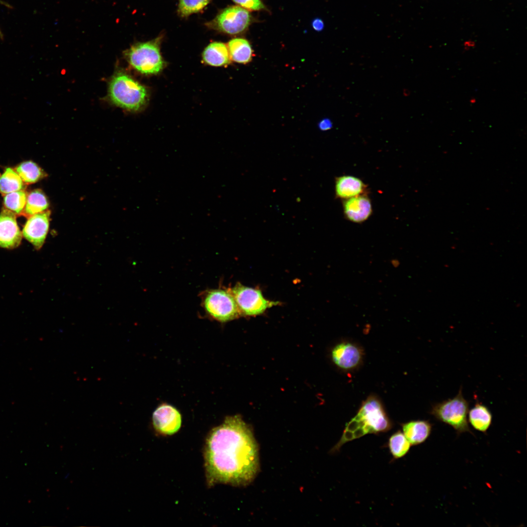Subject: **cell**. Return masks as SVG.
Returning a JSON list of instances; mask_svg holds the SVG:
<instances>
[{"instance_id":"cell-4","label":"cell","mask_w":527,"mask_h":527,"mask_svg":"<svg viewBox=\"0 0 527 527\" xmlns=\"http://www.w3.org/2000/svg\"><path fill=\"white\" fill-rule=\"evenodd\" d=\"M162 38L133 45L125 52L130 64L142 74H157L163 68L164 61L160 53Z\"/></svg>"},{"instance_id":"cell-6","label":"cell","mask_w":527,"mask_h":527,"mask_svg":"<svg viewBox=\"0 0 527 527\" xmlns=\"http://www.w3.org/2000/svg\"><path fill=\"white\" fill-rule=\"evenodd\" d=\"M228 290L236 302L241 315H259L267 308L278 304L277 302L265 299L260 290L245 286L240 283Z\"/></svg>"},{"instance_id":"cell-15","label":"cell","mask_w":527,"mask_h":527,"mask_svg":"<svg viewBox=\"0 0 527 527\" xmlns=\"http://www.w3.org/2000/svg\"><path fill=\"white\" fill-rule=\"evenodd\" d=\"M403 433L411 446L425 442L429 437L432 425L426 420H413L402 425Z\"/></svg>"},{"instance_id":"cell-1","label":"cell","mask_w":527,"mask_h":527,"mask_svg":"<svg viewBox=\"0 0 527 527\" xmlns=\"http://www.w3.org/2000/svg\"><path fill=\"white\" fill-rule=\"evenodd\" d=\"M203 458L207 484L243 486L259 469L257 444L249 426L239 415L226 417L209 432Z\"/></svg>"},{"instance_id":"cell-5","label":"cell","mask_w":527,"mask_h":527,"mask_svg":"<svg viewBox=\"0 0 527 527\" xmlns=\"http://www.w3.org/2000/svg\"><path fill=\"white\" fill-rule=\"evenodd\" d=\"M203 304L208 315L221 322L234 320L241 315L236 302L228 289L207 291L203 297Z\"/></svg>"},{"instance_id":"cell-24","label":"cell","mask_w":527,"mask_h":527,"mask_svg":"<svg viewBox=\"0 0 527 527\" xmlns=\"http://www.w3.org/2000/svg\"><path fill=\"white\" fill-rule=\"evenodd\" d=\"M210 0H179L178 11L183 17L197 13L205 7Z\"/></svg>"},{"instance_id":"cell-22","label":"cell","mask_w":527,"mask_h":527,"mask_svg":"<svg viewBox=\"0 0 527 527\" xmlns=\"http://www.w3.org/2000/svg\"><path fill=\"white\" fill-rule=\"evenodd\" d=\"M411 446L403 433L400 430L393 434L388 441L390 452L394 459H399L405 455Z\"/></svg>"},{"instance_id":"cell-21","label":"cell","mask_w":527,"mask_h":527,"mask_svg":"<svg viewBox=\"0 0 527 527\" xmlns=\"http://www.w3.org/2000/svg\"><path fill=\"white\" fill-rule=\"evenodd\" d=\"M16 171L8 167L0 176V193L5 195L8 193L25 190L26 185Z\"/></svg>"},{"instance_id":"cell-25","label":"cell","mask_w":527,"mask_h":527,"mask_svg":"<svg viewBox=\"0 0 527 527\" xmlns=\"http://www.w3.org/2000/svg\"><path fill=\"white\" fill-rule=\"evenodd\" d=\"M240 6L250 11H259L265 7L261 0H232Z\"/></svg>"},{"instance_id":"cell-17","label":"cell","mask_w":527,"mask_h":527,"mask_svg":"<svg viewBox=\"0 0 527 527\" xmlns=\"http://www.w3.org/2000/svg\"><path fill=\"white\" fill-rule=\"evenodd\" d=\"M492 415L489 408L477 402L468 412V421L474 429L486 433L492 424Z\"/></svg>"},{"instance_id":"cell-20","label":"cell","mask_w":527,"mask_h":527,"mask_svg":"<svg viewBox=\"0 0 527 527\" xmlns=\"http://www.w3.org/2000/svg\"><path fill=\"white\" fill-rule=\"evenodd\" d=\"M16 171L26 184L37 182L47 175L37 164L30 161L20 163L16 167Z\"/></svg>"},{"instance_id":"cell-12","label":"cell","mask_w":527,"mask_h":527,"mask_svg":"<svg viewBox=\"0 0 527 527\" xmlns=\"http://www.w3.org/2000/svg\"><path fill=\"white\" fill-rule=\"evenodd\" d=\"M343 204L345 217L353 223H363L372 213V203L366 194L344 200Z\"/></svg>"},{"instance_id":"cell-7","label":"cell","mask_w":527,"mask_h":527,"mask_svg":"<svg viewBox=\"0 0 527 527\" xmlns=\"http://www.w3.org/2000/svg\"><path fill=\"white\" fill-rule=\"evenodd\" d=\"M249 11L240 6H231L222 10L208 23L211 28L229 35H237L245 31L252 22Z\"/></svg>"},{"instance_id":"cell-28","label":"cell","mask_w":527,"mask_h":527,"mask_svg":"<svg viewBox=\"0 0 527 527\" xmlns=\"http://www.w3.org/2000/svg\"><path fill=\"white\" fill-rule=\"evenodd\" d=\"M469 102L471 104H474V103H475L476 102V99L475 98H471L469 100Z\"/></svg>"},{"instance_id":"cell-11","label":"cell","mask_w":527,"mask_h":527,"mask_svg":"<svg viewBox=\"0 0 527 527\" xmlns=\"http://www.w3.org/2000/svg\"><path fill=\"white\" fill-rule=\"evenodd\" d=\"M22 237L16 214L4 208L0 213V247L9 249L16 248L20 245Z\"/></svg>"},{"instance_id":"cell-2","label":"cell","mask_w":527,"mask_h":527,"mask_svg":"<svg viewBox=\"0 0 527 527\" xmlns=\"http://www.w3.org/2000/svg\"><path fill=\"white\" fill-rule=\"evenodd\" d=\"M109 96L115 104L131 111L140 109L147 100L145 88L121 72L116 74L110 81Z\"/></svg>"},{"instance_id":"cell-14","label":"cell","mask_w":527,"mask_h":527,"mask_svg":"<svg viewBox=\"0 0 527 527\" xmlns=\"http://www.w3.org/2000/svg\"><path fill=\"white\" fill-rule=\"evenodd\" d=\"M335 189L336 198L345 200L366 194L367 186L357 177L343 175L335 179Z\"/></svg>"},{"instance_id":"cell-3","label":"cell","mask_w":527,"mask_h":527,"mask_svg":"<svg viewBox=\"0 0 527 527\" xmlns=\"http://www.w3.org/2000/svg\"><path fill=\"white\" fill-rule=\"evenodd\" d=\"M469 403L464 398L462 387L458 394L433 405L430 413L437 420L452 427L458 434L466 432L471 433L468 424Z\"/></svg>"},{"instance_id":"cell-29","label":"cell","mask_w":527,"mask_h":527,"mask_svg":"<svg viewBox=\"0 0 527 527\" xmlns=\"http://www.w3.org/2000/svg\"><path fill=\"white\" fill-rule=\"evenodd\" d=\"M0 3H2V4H4V5H5V6H6L7 7L9 6L8 4H7V3H5L4 2L2 1L1 0H0ZM0 37H1V38L2 37V34L1 31H0Z\"/></svg>"},{"instance_id":"cell-19","label":"cell","mask_w":527,"mask_h":527,"mask_svg":"<svg viewBox=\"0 0 527 527\" xmlns=\"http://www.w3.org/2000/svg\"><path fill=\"white\" fill-rule=\"evenodd\" d=\"M49 203L47 197L41 189L32 190L28 195L22 214L28 217L32 215L47 210Z\"/></svg>"},{"instance_id":"cell-23","label":"cell","mask_w":527,"mask_h":527,"mask_svg":"<svg viewBox=\"0 0 527 527\" xmlns=\"http://www.w3.org/2000/svg\"><path fill=\"white\" fill-rule=\"evenodd\" d=\"M27 193L24 190L13 192L4 195V205L15 214H22L25 206Z\"/></svg>"},{"instance_id":"cell-10","label":"cell","mask_w":527,"mask_h":527,"mask_svg":"<svg viewBox=\"0 0 527 527\" xmlns=\"http://www.w3.org/2000/svg\"><path fill=\"white\" fill-rule=\"evenodd\" d=\"M152 424L156 431L163 435H171L177 432L182 425V416L174 406L163 404L153 413Z\"/></svg>"},{"instance_id":"cell-18","label":"cell","mask_w":527,"mask_h":527,"mask_svg":"<svg viewBox=\"0 0 527 527\" xmlns=\"http://www.w3.org/2000/svg\"><path fill=\"white\" fill-rule=\"evenodd\" d=\"M230 59L240 63L246 64L253 58V50L249 42L243 38H235L227 44Z\"/></svg>"},{"instance_id":"cell-27","label":"cell","mask_w":527,"mask_h":527,"mask_svg":"<svg viewBox=\"0 0 527 527\" xmlns=\"http://www.w3.org/2000/svg\"><path fill=\"white\" fill-rule=\"evenodd\" d=\"M312 26L313 28L317 31H322L324 27V23L323 21L319 18H316L313 20L312 22Z\"/></svg>"},{"instance_id":"cell-16","label":"cell","mask_w":527,"mask_h":527,"mask_svg":"<svg viewBox=\"0 0 527 527\" xmlns=\"http://www.w3.org/2000/svg\"><path fill=\"white\" fill-rule=\"evenodd\" d=\"M203 59L206 63L213 66H222L230 62L227 46L221 42L210 43L204 50Z\"/></svg>"},{"instance_id":"cell-9","label":"cell","mask_w":527,"mask_h":527,"mask_svg":"<svg viewBox=\"0 0 527 527\" xmlns=\"http://www.w3.org/2000/svg\"><path fill=\"white\" fill-rule=\"evenodd\" d=\"M51 212L47 210L29 217L22 232V236L37 250L43 245L49 227Z\"/></svg>"},{"instance_id":"cell-8","label":"cell","mask_w":527,"mask_h":527,"mask_svg":"<svg viewBox=\"0 0 527 527\" xmlns=\"http://www.w3.org/2000/svg\"><path fill=\"white\" fill-rule=\"evenodd\" d=\"M356 416L364 423L369 433L385 432L391 428V423L381 403L374 396L363 402Z\"/></svg>"},{"instance_id":"cell-13","label":"cell","mask_w":527,"mask_h":527,"mask_svg":"<svg viewBox=\"0 0 527 527\" xmlns=\"http://www.w3.org/2000/svg\"><path fill=\"white\" fill-rule=\"evenodd\" d=\"M362 356L361 349L354 344L347 342L337 345L332 351L333 361L344 369H350L357 366Z\"/></svg>"},{"instance_id":"cell-26","label":"cell","mask_w":527,"mask_h":527,"mask_svg":"<svg viewBox=\"0 0 527 527\" xmlns=\"http://www.w3.org/2000/svg\"><path fill=\"white\" fill-rule=\"evenodd\" d=\"M332 122L330 119L325 118L319 122L318 126L320 130L326 131L330 129L332 127Z\"/></svg>"}]
</instances>
